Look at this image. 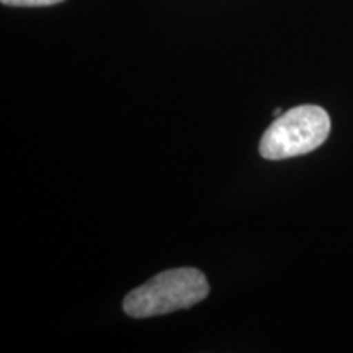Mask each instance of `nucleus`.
Instances as JSON below:
<instances>
[{
    "label": "nucleus",
    "instance_id": "obj_1",
    "mask_svg": "<svg viewBox=\"0 0 353 353\" xmlns=\"http://www.w3.org/2000/svg\"><path fill=\"white\" fill-rule=\"evenodd\" d=\"M208 293L210 285L200 270L188 267L172 268L130 291L123 301V309L130 317L144 319L195 306Z\"/></svg>",
    "mask_w": 353,
    "mask_h": 353
},
{
    "label": "nucleus",
    "instance_id": "obj_2",
    "mask_svg": "<svg viewBox=\"0 0 353 353\" xmlns=\"http://www.w3.org/2000/svg\"><path fill=\"white\" fill-rule=\"evenodd\" d=\"M330 132V118L324 108L301 105L291 108L268 126L260 141V156L281 161L312 152L325 143Z\"/></svg>",
    "mask_w": 353,
    "mask_h": 353
},
{
    "label": "nucleus",
    "instance_id": "obj_3",
    "mask_svg": "<svg viewBox=\"0 0 353 353\" xmlns=\"http://www.w3.org/2000/svg\"><path fill=\"white\" fill-rule=\"evenodd\" d=\"M0 2L8 7H50L64 0H0Z\"/></svg>",
    "mask_w": 353,
    "mask_h": 353
},
{
    "label": "nucleus",
    "instance_id": "obj_4",
    "mask_svg": "<svg viewBox=\"0 0 353 353\" xmlns=\"http://www.w3.org/2000/svg\"><path fill=\"white\" fill-rule=\"evenodd\" d=\"M273 114H275V117H280V114H283V113H281V108H275V112H273Z\"/></svg>",
    "mask_w": 353,
    "mask_h": 353
}]
</instances>
